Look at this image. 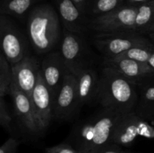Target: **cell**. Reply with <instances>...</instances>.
<instances>
[{"label":"cell","instance_id":"18","mask_svg":"<svg viewBox=\"0 0 154 153\" xmlns=\"http://www.w3.org/2000/svg\"><path fill=\"white\" fill-rule=\"evenodd\" d=\"M44 0H0V14L23 19Z\"/></svg>","mask_w":154,"mask_h":153},{"label":"cell","instance_id":"28","mask_svg":"<svg viewBox=\"0 0 154 153\" xmlns=\"http://www.w3.org/2000/svg\"><path fill=\"white\" fill-rule=\"evenodd\" d=\"M138 32H139L140 34H150V33L154 32V22L150 24V25L147 26H146L145 28H144L143 29L140 30Z\"/></svg>","mask_w":154,"mask_h":153},{"label":"cell","instance_id":"16","mask_svg":"<svg viewBox=\"0 0 154 153\" xmlns=\"http://www.w3.org/2000/svg\"><path fill=\"white\" fill-rule=\"evenodd\" d=\"M77 76L79 107L97 98L100 74L92 67L83 70Z\"/></svg>","mask_w":154,"mask_h":153},{"label":"cell","instance_id":"11","mask_svg":"<svg viewBox=\"0 0 154 153\" xmlns=\"http://www.w3.org/2000/svg\"><path fill=\"white\" fill-rule=\"evenodd\" d=\"M41 72L54 100L61 88L65 77L70 72L60 51H51L47 54L41 64Z\"/></svg>","mask_w":154,"mask_h":153},{"label":"cell","instance_id":"3","mask_svg":"<svg viewBox=\"0 0 154 153\" xmlns=\"http://www.w3.org/2000/svg\"><path fill=\"white\" fill-rule=\"evenodd\" d=\"M121 115L114 110L103 108L73 132L71 145L81 153H87L109 143Z\"/></svg>","mask_w":154,"mask_h":153},{"label":"cell","instance_id":"8","mask_svg":"<svg viewBox=\"0 0 154 153\" xmlns=\"http://www.w3.org/2000/svg\"><path fill=\"white\" fill-rule=\"evenodd\" d=\"M0 36L2 52L11 65L29 55L28 43L11 16L0 14Z\"/></svg>","mask_w":154,"mask_h":153},{"label":"cell","instance_id":"7","mask_svg":"<svg viewBox=\"0 0 154 153\" xmlns=\"http://www.w3.org/2000/svg\"><path fill=\"white\" fill-rule=\"evenodd\" d=\"M138 136L153 139L154 128L135 112L122 114L114 128L111 142L129 147Z\"/></svg>","mask_w":154,"mask_h":153},{"label":"cell","instance_id":"10","mask_svg":"<svg viewBox=\"0 0 154 153\" xmlns=\"http://www.w3.org/2000/svg\"><path fill=\"white\" fill-rule=\"evenodd\" d=\"M102 67L116 70L137 86L154 76V69L147 63L140 62L124 57L104 58Z\"/></svg>","mask_w":154,"mask_h":153},{"label":"cell","instance_id":"22","mask_svg":"<svg viewBox=\"0 0 154 153\" xmlns=\"http://www.w3.org/2000/svg\"><path fill=\"white\" fill-rule=\"evenodd\" d=\"M153 48V44L150 45H145V46H136V47L132 48V49L123 52L117 56L131 58V59L135 60V61L140 62L147 63Z\"/></svg>","mask_w":154,"mask_h":153},{"label":"cell","instance_id":"26","mask_svg":"<svg viewBox=\"0 0 154 153\" xmlns=\"http://www.w3.org/2000/svg\"><path fill=\"white\" fill-rule=\"evenodd\" d=\"M20 142L14 137H9L0 148V153H16Z\"/></svg>","mask_w":154,"mask_h":153},{"label":"cell","instance_id":"15","mask_svg":"<svg viewBox=\"0 0 154 153\" xmlns=\"http://www.w3.org/2000/svg\"><path fill=\"white\" fill-rule=\"evenodd\" d=\"M58 10L64 29L84 34L88 28L89 21L87 16L80 10L72 0H52Z\"/></svg>","mask_w":154,"mask_h":153},{"label":"cell","instance_id":"13","mask_svg":"<svg viewBox=\"0 0 154 153\" xmlns=\"http://www.w3.org/2000/svg\"><path fill=\"white\" fill-rule=\"evenodd\" d=\"M11 69L13 82L31 98L41 69L37 58L29 54L16 64H12Z\"/></svg>","mask_w":154,"mask_h":153},{"label":"cell","instance_id":"30","mask_svg":"<svg viewBox=\"0 0 154 153\" xmlns=\"http://www.w3.org/2000/svg\"><path fill=\"white\" fill-rule=\"evenodd\" d=\"M147 64H148L150 67H152L154 69V48H153V51H152L151 55H150V58H149L148 62H147Z\"/></svg>","mask_w":154,"mask_h":153},{"label":"cell","instance_id":"2","mask_svg":"<svg viewBox=\"0 0 154 153\" xmlns=\"http://www.w3.org/2000/svg\"><path fill=\"white\" fill-rule=\"evenodd\" d=\"M59 14L49 3L35 6L27 16V31L30 43L37 53L53 51L60 38Z\"/></svg>","mask_w":154,"mask_h":153},{"label":"cell","instance_id":"27","mask_svg":"<svg viewBox=\"0 0 154 153\" xmlns=\"http://www.w3.org/2000/svg\"><path fill=\"white\" fill-rule=\"evenodd\" d=\"M72 1L76 4V5L78 6V8L80 9V10H81L85 16H87V10H88L90 0H72Z\"/></svg>","mask_w":154,"mask_h":153},{"label":"cell","instance_id":"4","mask_svg":"<svg viewBox=\"0 0 154 153\" xmlns=\"http://www.w3.org/2000/svg\"><path fill=\"white\" fill-rule=\"evenodd\" d=\"M93 43L104 58L117 56L132 48L153 44L150 38L135 31L97 33Z\"/></svg>","mask_w":154,"mask_h":153},{"label":"cell","instance_id":"29","mask_svg":"<svg viewBox=\"0 0 154 153\" xmlns=\"http://www.w3.org/2000/svg\"><path fill=\"white\" fill-rule=\"evenodd\" d=\"M149 1H151V0H125V2L126 4H133V5H140V4L147 2Z\"/></svg>","mask_w":154,"mask_h":153},{"label":"cell","instance_id":"9","mask_svg":"<svg viewBox=\"0 0 154 153\" xmlns=\"http://www.w3.org/2000/svg\"><path fill=\"white\" fill-rule=\"evenodd\" d=\"M80 110L77 76L69 72L54 102V118L67 121Z\"/></svg>","mask_w":154,"mask_h":153},{"label":"cell","instance_id":"5","mask_svg":"<svg viewBox=\"0 0 154 153\" xmlns=\"http://www.w3.org/2000/svg\"><path fill=\"white\" fill-rule=\"evenodd\" d=\"M60 52L71 73L78 76L83 70L91 67L90 51L82 33L63 28Z\"/></svg>","mask_w":154,"mask_h":153},{"label":"cell","instance_id":"32","mask_svg":"<svg viewBox=\"0 0 154 153\" xmlns=\"http://www.w3.org/2000/svg\"><path fill=\"white\" fill-rule=\"evenodd\" d=\"M123 153H132L130 152H126V151H123Z\"/></svg>","mask_w":154,"mask_h":153},{"label":"cell","instance_id":"14","mask_svg":"<svg viewBox=\"0 0 154 153\" xmlns=\"http://www.w3.org/2000/svg\"><path fill=\"white\" fill-rule=\"evenodd\" d=\"M10 95L13 100L15 114L23 127L32 134L41 133L29 96L21 91L13 81L11 85Z\"/></svg>","mask_w":154,"mask_h":153},{"label":"cell","instance_id":"20","mask_svg":"<svg viewBox=\"0 0 154 153\" xmlns=\"http://www.w3.org/2000/svg\"><path fill=\"white\" fill-rule=\"evenodd\" d=\"M154 22V0L138 5L135 31L139 32Z\"/></svg>","mask_w":154,"mask_h":153},{"label":"cell","instance_id":"23","mask_svg":"<svg viewBox=\"0 0 154 153\" xmlns=\"http://www.w3.org/2000/svg\"><path fill=\"white\" fill-rule=\"evenodd\" d=\"M12 118L9 113L7 104L4 98L0 97V124L5 129H10Z\"/></svg>","mask_w":154,"mask_h":153},{"label":"cell","instance_id":"17","mask_svg":"<svg viewBox=\"0 0 154 153\" xmlns=\"http://www.w3.org/2000/svg\"><path fill=\"white\" fill-rule=\"evenodd\" d=\"M135 112L147 121H154V76L138 86Z\"/></svg>","mask_w":154,"mask_h":153},{"label":"cell","instance_id":"31","mask_svg":"<svg viewBox=\"0 0 154 153\" xmlns=\"http://www.w3.org/2000/svg\"><path fill=\"white\" fill-rule=\"evenodd\" d=\"M147 35H148L149 38H150V40H152V41L154 42V32L150 33V34H147Z\"/></svg>","mask_w":154,"mask_h":153},{"label":"cell","instance_id":"21","mask_svg":"<svg viewBox=\"0 0 154 153\" xmlns=\"http://www.w3.org/2000/svg\"><path fill=\"white\" fill-rule=\"evenodd\" d=\"M13 81L11 64L9 63L4 54L0 55V97L4 98L10 94L11 85Z\"/></svg>","mask_w":154,"mask_h":153},{"label":"cell","instance_id":"24","mask_svg":"<svg viewBox=\"0 0 154 153\" xmlns=\"http://www.w3.org/2000/svg\"><path fill=\"white\" fill-rule=\"evenodd\" d=\"M45 153H81L71 144L60 143L51 147H48L45 149Z\"/></svg>","mask_w":154,"mask_h":153},{"label":"cell","instance_id":"25","mask_svg":"<svg viewBox=\"0 0 154 153\" xmlns=\"http://www.w3.org/2000/svg\"><path fill=\"white\" fill-rule=\"evenodd\" d=\"M123 151L122 146L111 142L87 153H123Z\"/></svg>","mask_w":154,"mask_h":153},{"label":"cell","instance_id":"19","mask_svg":"<svg viewBox=\"0 0 154 153\" xmlns=\"http://www.w3.org/2000/svg\"><path fill=\"white\" fill-rule=\"evenodd\" d=\"M126 4L125 0H90L87 16L95 17L109 13Z\"/></svg>","mask_w":154,"mask_h":153},{"label":"cell","instance_id":"1","mask_svg":"<svg viewBox=\"0 0 154 153\" xmlns=\"http://www.w3.org/2000/svg\"><path fill=\"white\" fill-rule=\"evenodd\" d=\"M138 98V86L134 82L116 70L102 68L96 100L103 108L122 114L135 112Z\"/></svg>","mask_w":154,"mask_h":153},{"label":"cell","instance_id":"6","mask_svg":"<svg viewBox=\"0 0 154 153\" xmlns=\"http://www.w3.org/2000/svg\"><path fill=\"white\" fill-rule=\"evenodd\" d=\"M138 5L124 4L115 10L93 17L88 28L97 33L135 31Z\"/></svg>","mask_w":154,"mask_h":153},{"label":"cell","instance_id":"12","mask_svg":"<svg viewBox=\"0 0 154 153\" xmlns=\"http://www.w3.org/2000/svg\"><path fill=\"white\" fill-rule=\"evenodd\" d=\"M32 104L41 132L49 126L54 118V98L39 71L37 82L31 96Z\"/></svg>","mask_w":154,"mask_h":153}]
</instances>
